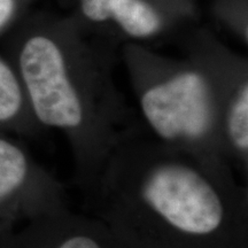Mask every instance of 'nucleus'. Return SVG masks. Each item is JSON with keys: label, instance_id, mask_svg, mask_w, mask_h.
<instances>
[{"label": "nucleus", "instance_id": "7ed1b4c3", "mask_svg": "<svg viewBox=\"0 0 248 248\" xmlns=\"http://www.w3.org/2000/svg\"><path fill=\"white\" fill-rule=\"evenodd\" d=\"M131 45L126 57L142 130L167 146L233 172L219 133L223 85L232 59L212 49L191 61L168 60Z\"/></svg>", "mask_w": 248, "mask_h": 248}, {"label": "nucleus", "instance_id": "39448f33", "mask_svg": "<svg viewBox=\"0 0 248 248\" xmlns=\"http://www.w3.org/2000/svg\"><path fill=\"white\" fill-rule=\"evenodd\" d=\"M0 248H121L106 228L70 207L46 214L0 237Z\"/></svg>", "mask_w": 248, "mask_h": 248}, {"label": "nucleus", "instance_id": "1a4fd4ad", "mask_svg": "<svg viewBox=\"0 0 248 248\" xmlns=\"http://www.w3.org/2000/svg\"><path fill=\"white\" fill-rule=\"evenodd\" d=\"M36 0H0V36L22 21Z\"/></svg>", "mask_w": 248, "mask_h": 248}, {"label": "nucleus", "instance_id": "f257e3e1", "mask_svg": "<svg viewBox=\"0 0 248 248\" xmlns=\"http://www.w3.org/2000/svg\"><path fill=\"white\" fill-rule=\"evenodd\" d=\"M121 248H248V185L136 128L84 197Z\"/></svg>", "mask_w": 248, "mask_h": 248}, {"label": "nucleus", "instance_id": "20e7f679", "mask_svg": "<svg viewBox=\"0 0 248 248\" xmlns=\"http://www.w3.org/2000/svg\"><path fill=\"white\" fill-rule=\"evenodd\" d=\"M70 207L59 178L9 133L0 131V237Z\"/></svg>", "mask_w": 248, "mask_h": 248}, {"label": "nucleus", "instance_id": "6e6552de", "mask_svg": "<svg viewBox=\"0 0 248 248\" xmlns=\"http://www.w3.org/2000/svg\"><path fill=\"white\" fill-rule=\"evenodd\" d=\"M42 130L31 114L14 66L7 57L0 55V131L31 137Z\"/></svg>", "mask_w": 248, "mask_h": 248}, {"label": "nucleus", "instance_id": "0eeeda50", "mask_svg": "<svg viewBox=\"0 0 248 248\" xmlns=\"http://www.w3.org/2000/svg\"><path fill=\"white\" fill-rule=\"evenodd\" d=\"M219 133L225 160L241 182L248 181V77L244 63L232 59L219 108Z\"/></svg>", "mask_w": 248, "mask_h": 248}, {"label": "nucleus", "instance_id": "423d86ee", "mask_svg": "<svg viewBox=\"0 0 248 248\" xmlns=\"http://www.w3.org/2000/svg\"><path fill=\"white\" fill-rule=\"evenodd\" d=\"M76 11L82 26L107 28L135 44L163 36L176 14L166 0H76Z\"/></svg>", "mask_w": 248, "mask_h": 248}, {"label": "nucleus", "instance_id": "f03ea898", "mask_svg": "<svg viewBox=\"0 0 248 248\" xmlns=\"http://www.w3.org/2000/svg\"><path fill=\"white\" fill-rule=\"evenodd\" d=\"M7 58L37 124L67 138L74 184L85 197L110 152L136 129L106 58L77 20L42 15L22 21Z\"/></svg>", "mask_w": 248, "mask_h": 248}]
</instances>
